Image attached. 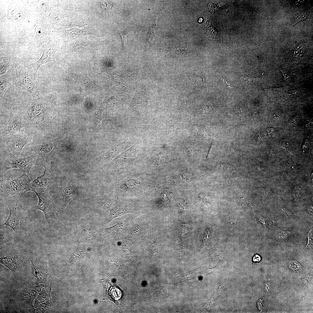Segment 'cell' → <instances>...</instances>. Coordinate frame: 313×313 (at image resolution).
<instances>
[{"instance_id": "cell-38", "label": "cell", "mask_w": 313, "mask_h": 313, "mask_svg": "<svg viewBox=\"0 0 313 313\" xmlns=\"http://www.w3.org/2000/svg\"><path fill=\"white\" fill-rule=\"evenodd\" d=\"M290 232L289 231L281 232L279 233V236L281 238H286Z\"/></svg>"}, {"instance_id": "cell-16", "label": "cell", "mask_w": 313, "mask_h": 313, "mask_svg": "<svg viewBox=\"0 0 313 313\" xmlns=\"http://www.w3.org/2000/svg\"><path fill=\"white\" fill-rule=\"evenodd\" d=\"M58 196V202L60 210L64 211L73 196V188L71 185L61 190Z\"/></svg>"}, {"instance_id": "cell-43", "label": "cell", "mask_w": 313, "mask_h": 313, "mask_svg": "<svg viewBox=\"0 0 313 313\" xmlns=\"http://www.w3.org/2000/svg\"><path fill=\"white\" fill-rule=\"evenodd\" d=\"M209 32H210V33H211V35L212 36H215L216 34H217L216 31L215 30L214 28H211V29H210V30H209Z\"/></svg>"}, {"instance_id": "cell-28", "label": "cell", "mask_w": 313, "mask_h": 313, "mask_svg": "<svg viewBox=\"0 0 313 313\" xmlns=\"http://www.w3.org/2000/svg\"><path fill=\"white\" fill-rule=\"evenodd\" d=\"M307 14L305 13H303L298 15L296 16L293 21L292 25H295L298 22L301 21L305 19L307 17Z\"/></svg>"}, {"instance_id": "cell-26", "label": "cell", "mask_w": 313, "mask_h": 313, "mask_svg": "<svg viewBox=\"0 0 313 313\" xmlns=\"http://www.w3.org/2000/svg\"><path fill=\"white\" fill-rule=\"evenodd\" d=\"M288 267L292 270L297 271L301 269L302 267L300 264L296 261H292L288 263Z\"/></svg>"}, {"instance_id": "cell-46", "label": "cell", "mask_w": 313, "mask_h": 313, "mask_svg": "<svg viewBox=\"0 0 313 313\" xmlns=\"http://www.w3.org/2000/svg\"><path fill=\"white\" fill-rule=\"evenodd\" d=\"M255 137L256 138L258 139V140H261V136L260 134L259 133L257 134L256 135Z\"/></svg>"}, {"instance_id": "cell-3", "label": "cell", "mask_w": 313, "mask_h": 313, "mask_svg": "<svg viewBox=\"0 0 313 313\" xmlns=\"http://www.w3.org/2000/svg\"><path fill=\"white\" fill-rule=\"evenodd\" d=\"M22 194L19 193L3 201L9 208L10 213L7 220L1 225L12 228L14 232L18 231L19 221L24 215L23 206L20 200Z\"/></svg>"}, {"instance_id": "cell-4", "label": "cell", "mask_w": 313, "mask_h": 313, "mask_svg": "<svg viewBox=\"0 0 313 313\" xmlns=\"http://www.w3.org/2000/svg\"><path fill=\"white\" fill-rule=\"evenodd\" d=\"M12 62L15 68L17 84L22 88L29 92L33 99L41 97L37 86L30 78L27 69L15 61H13Z\"/></svg>"}, {"instance_id": "cell-29", "label": "cell", "mask_w": 313, "mask_h": 313, "mask_svg": "<svg viewBox=\"0 0 313 313\" xmlns=\"http://www.w3.org/2000/svg\"><path fill=\"white\" fill-rule=\"evenodd\" d=\"M303 52L304 50L303 49H301L300 48H298L294 51L293 54V57L295 59L300 58L303 55Z\"/></svg>"}, {"instance_id": "cell-32", "label": "cell", "mask_w": 313, "mask_h": 313, "mask_svg": "<svg viewBox=\"0 0 313 313\" xmlns=\"http://www.w3.org/2000/svg\"><path fill=\"white\" fill-rule=\"evenodd\" d=\"M196 136L197 138L200 139H206V137L204 131L201 129H197Z\"/></svg>"}, {"instance_id": "cell-42", "label": "cell", "mask_w": 313, "mask_h": 313, "mask_svg": "<svg viewBox=\"0 0 313 313\" xmlns=\"http://www.w3.org/2000/svg\"><path fill=\"white\" fill-rule=\"evenodd\" d=\"M276 222L273 219H270L268 221V223L269 225L271 226H275L276 224Z\"/></svg>"}, {"instance_id": "cell-12", "label": "cell", "mask_w": 313, "mask_h": 313, "mask_svg": "<svg viewBox=\"0 0 313 313\" xmlns=\"http://www.w3.org/2000/svg\"><path fill=\"white\" fill-rule=\"evenodd\" d=\"M51 164L42 163L44 171L42 175L38 176L31 183L34 188H46L49 190L51 187L54 177L53 171Z\"/></svg>"}, {"instance_id": "cell-10", "label": "cell", "mask_w": 313, "mask_h": 313, "mask_svg": "<svg viewBox=\"0 0 313 313\" xmlns=\"http://www.w3.org/2000/svg\"><path fill=\"white\" fill-rule=\"evenodd\" d=\"M14 250L5 253L0 257V263L6 266L12 272L18 270L25 259L24 254Z\"/></svg>"}, {"instance_id": "cell-24", "label": "cell", "mask_w": 313, "mask_h": 313, "mask_svg": "<svg viewBox=\"0 0 313 313\" xmlns=\"http://www.w3.org/2000/svg\"><path fill=\"white\" fill-rule=\"evenodd\" d=\"M82 232L84 236L88 240L93 242L95 240L94 232L89 228L82 225L81 226Z\"/></svg>"}, {"instance_id": "cell-9", "label": "cell", "mask_w": 313, "mask_h": 313, "mask_svg": "<svg viewBox=\"0 0 313 313\" xmlns=\"http://www.w3.org/2000/svg\"><path fill=\"white\" fill-rule=\"evenodd\" d=\"M26 124V121L25 120L11 112L8 121L1 130V135L6 138L18 134Z\"/></svg>"}, {"instance_id": "cell-27", "label": "cell", "mask_w": 313, "mask_h": 313, "mask_svg": "<svg viewBox=\"0 0 313 313\" xmlns=\"http://www.w3.org/2000/svg\"><path fill=\"white\" fill-rule=\"evenodd\" d=\"M307 245L305 248L309 247L311 245H312L313 243V225L311 226L310 230L307 235Z\"/></svg>"}, {"instance_id": "cell-13", "label": "cell", "mask_w": 313, "mask_h": 313, "mask_svg": "<svg viewBox=\"0 0 313 313\" xmlns=\"http://www.w3.org/2000/svg\"><path fill=\"white\" fill-rule=\"evenodd\" d=\"M29 259L32 263V273L33 276L37 278L38 282L47 283L50 276L48 273L49 269L47 265L33 257H30Z\"/></svg>"}, {"instance_id": "cell-1", "label": "cell", "mask_w": 313, "mask_h": 313, "mask_svg": "<svg viewBox=\"0 0 313 313\" xmlns=\"http://www.w3.org/2000/svg\"><path fill=\"white\" fill-rule=\"evenodd\" d=\"M28 191L35 190L31 185L28 175L25 173L10 180H6L3 178L0 179V201H3L14 195L19 194L23 190Z\"/></svg>"}, {"instance_id": "cell-41", "label": "cell", "mask_w": 313, "mask_h": 313, "mask_svg": "<svg viewBox=\"0 0 313 313\" xmlns=\"http://www.w3.org/2000/svg\"><path fill=\"white\" fill-rule=\"evenodd\" d=\"M177 50L180 52H181L182 53H186L189 50L185 48H178L177 49Z\"/></svg>"}, {"instance_id": "cell-15", "label": "cell", "mask_w": 313, "mask_h": 313, "mask_svg": "<svg viewBox=\"0 0 313 313\" xmlns=\"http://www.w3.org/2000/svg\"><path fill=\"white\" fill-rule=\"evenodd\" d=\"M137 209L134 207L120 205L112 208L110 211L107 221L109 223L114 219L128 213H134L136 212Z\"/></svg>"}, {"instance_id": "cell-17", "label": "cell", "mask_w": 313, "mask_h": 313, "mask_svg": "<svg viewBox=\"0 0 313 313\" xmlns=\"http://www.w3.org/2000/svg\"><path fill=\"white\" fill-rule=\"evenodd\" d=\"M142 228L139 224L134 225L124 239L130 241L133 244H140L142 238Z\"/></svg>"}, {"instance_id": "cell-31", "label": "cell", "mask_w": 313, "mask_h": 313, "mask_svg": "<svg viewBox=\"0 0 313 313\" xmlns=\"http://www.w3.org/2000/svg\"><path fill=\"white\" fill-rule=\"evenodd\" d=\"M7 85V82L4 79H0V95H2L3 93V91Z\"/></svg>"}, {"instance_id": "cell-21", "label": "cell", "mask_w": 313, "mask_h": 313, "mask_svg": "<svg viewBox=\"0 0 313 313\" xmlns=\"http://www.w3.org/2000/svg\"><path fill=\"white\" fill-rule=\"evenodd\" d=\"M0 247L3 248L11 244L13 238L7 228L0 230Z\"/></svg>"}, {"instance_id": "cell-22", "label": "cell", "mask_w": 313, "mask_h": 313, "mask_svg": "<svg viewBox=\"0 0 313 313\" xmlns=\"http://www.w3.org/2000/svg\"><path fill=\"white\" fill-rule=\"evenodd\" d=\"M122 147L123 144L116 145L110 149L101 157L100 161L105 162L110 160L120 152Z\"/></svg>"}, {"instance_id": "cell-14", "label": "cell", "mask_w": 313, "mask_h": 313, "mask_svg": "<svg viewBox=\"0 0 313 313\" xmlns=\"http://www.w3.org/2000/svg\"><path fill=\"white\" fill-rule=\"evenodd\" d=\"M55 48L52 45H49L46 47L43 51L42 55L40 58L36 62L31 65L30 70L35 77L40 67L45 63L52 61L55 65L61 68L55 60Z\"/></svg>"}, {"instance_id": "cell-20", "label": "cell", "mask_w": 313, "mask_h": 313, "mask_svg": "<svg viewBox=\"0 0 313 313\" xmlns=\"http://www.w3.org/2000/svg\"><path fill=\"white\" fill-rule=\"evenodd\" d=\"M135 145L121 154L115 159V161L117 163H122L134 157L137 152Z\"/></svg>"}, {"instance_id": "cell-5", "label": "cell", "mask_w": 313, "mask_h": 313, "mask_svg": "<svg viewBox=\"0 0 313 313\" xmlns=\"http://www.w3.org/2000/svg\"><path fill=\"white\" fill-rule=\"evenodd\" d=\"M26 112L30 117L34 118L36 123L40 126H47L50 124L49 115L43 106L42 97L33 99Z\"/></svg>"}, {"instance_id": "cell-23", "label": "cell", "mask_w": 313, "mask_h": 313, "mask_svg": "<svg viewBox=\"0 0 313 313\" xmlns=\"http://www.w3.org/2000/svg\"><path fill=\"white\" fill-rule=\"evenodd\" d=\"M10 58L7 57H1L0 74L2 75L6 74L10 65Z\"/></svg>"}, {"instance_id": "cell-30", "label": "cell", "mask_w": 313, "mask_h": 313, "mask_svg": "<svg viewBox=\"0 0 313 313\" xmlns=\"http://www.w3.org/2000/svg\"><path fill=\"white\" fill-rule=\"evenodd\" d=\"M297 92L295 90L288 91L285 95V97L287 99H290L294 98L297 94Z\"/></svg>"}, {"instance_id": "cell-19", "label": "cell", "mask_w": 313, "mask_h": 313, "mask_svg": "<svg viewBox=\"0 0 313 313\" xmlns=\"http://www.w3.org/2000/svg\"><path fill=\"white\" fill-rule=\"evenodd\" d=\"M121 187L128 191H134L140 190L143 186L141 182L133 179L126 180L121 183Z\"/></svg>"}, {"instance_id": "cell-33", "label": "cell", "mask_w": 313, "mask_h": 313, "mask_svg": "<svg viewBox=\"0 0 313 313\" xmlns=\"http://www.w3.org/2000/svg\"><path fill=\"white\" fill-rule=\"evenodd\" d=\"M240 80L244 83L249 84L253 81V79L246 76H242L240 78Z\"/></svg>"}, {"instance_id": "cell-2", "label": "cell", "mask_w": 313, "mask_h": 313, "mask_svg": "<svg viewBox=\"0 0 313 313\" xmlns=\"http://www.w3.org/2000/svg\"><path fill=\"white\" fill-rule=\"evenodd\" d=\"M37 160V156L32 155L24 158H18L11 152L1 158L0 178H3L6 172L12 168H17L19 171L29 175V172Z\"/></svg>"}, {"instance_id": "cell-45", "label": "cell", "mask_w": 313, "mask_h": 313, "mask_svg": "<svg viewBox=\"0 0 313 313\" xmlns=\"http://www.w3.org/2000/svg\"><path fill=\"white\" fill-rule=\"evenodd\" d=\"M258 218L259 221L263 224L264 226H265V221L264 219L261 217H259Z\"/></svg>"}, {"instance_id": "cell-25", "label": "cell", "mask_w": 313, "mask_h": 313, "mask_svg": "<svg viewBox=\"0 0 313 313\" xmlns=\"http://www.w3.org/2000/svg\"><path fill=\"white\" fill-rule=\"evenodd\" d=\"M117 245L121 249L123 252L128 256L130 257L131 256V252L124 241H118L117 242Z\"/></svg>"}, {"instance_id": "cell-44", "label": "cell", "mask_w": 313, "mask_h": 313, "mask_svg": "<svg viewBox=\"0 0 313 313\" xmlns=\"http://www.w3.org/2000/svg\"><path fill=\"white\" fill-rule=\"evenodd\" d=\"M299 118L298 116H295L291 120V123L294 124L297 121Z\"/></svg>"}, {"instance_id": "cell-7", "label": "cell", "mask_w": 313, "mask_h": 313, "mask_svg": "<svg viewBox=\"0 0 313 313\" xmlns=\"http://www.w3.org/2000/svg\"><path fill=\"white\" fill-rule=\"evenodd\" d=\"M31 151L40 156L42 163L51 164L58 152L56 144L48 142H34L30 148Z\"/></svg>"}, {"instance_id": "cell-18", "label": "cell", "mask_w": 313, "mask_h": 313, "mask_svg": "<svg viewBox=\"0 0 313 313\" xmlns=\"http://www.w3.org/2000/svg\"><path fill=\"white\" fill-rule=\"evenodd\" d=\"M128 219L120 221L115 225L110 227L104 228L102 230V234L105 237H108L112 235L118 234L122 230L126 225Z\"/></svg>"}, {"instance_id": "cell-40", "label": "cell", "mask_w": 313, "mask_h": 313, "mask_svg": "<svg viewBox=\"0 0 313 313\" xmlns=\"http://www.w3.org/2000/svg\"><path fill=\"white\" fill-rule=\"evenodd\" d=\"M267 132L268 134L271 137H272L274 134L275 131L274 129L271 128L267 129Z\"/></svg>"}, {"instance_id": "cell-37", "label": "cell", "mask_w": 313, "mask_h": 313, "mask_svg": "<svg viewBox=\"0 0 313 313\" xmlns=\"http://www.w3.org/2000/svg\"><path fill=\"white\" fill-rule=\"evenodd\" d=\"M160 157L157 156L153 158L151 160V163L154 165H158Z\"/></svg>"}, {"instance_id": "cell-36", "label": "cell", "mask_w": 313, "mask_h": 313, "mask_svg": "<svg viewBox=\"0 0 313 313\" xmlns=\"http://www.w3.org/2000/svg\"><path fill=\"white\" fill-rule=\"evenodd\" d=\"M281 210L282 212L286 216L288 217H292V215L285 208H281Z\"/></svg>"}, {"instance_id": "cell-6", "label": "cell", "mask_w": 313, "mask_h": 313, "mask_svg": "<svg viewBox=\"0 0 313 313\" xmlns=\"http://www.w3.org/2000/svg\"><path fill=\"white\" fill-rule=\"evenodd\" d=\"M49 190L47 188L43 192H34L37 196L39 202L37 207L44 213L48 223L50 224L55 217V205L53 199L48 194Z\"/></svg>"}, {"instance_id": "cell-8", "label": "cell", "mask_w": 313, "mask_h": 313, "mask_svg": "<svg viewBox=\"0 0 313 313\" xmlns=\"http://www.w3.org/2000/svg\"><path fill=\"white\" fill-rule=\"evenodd\" d=\"M6 143L8 151L19 156L24 146L32 140L31 136L25 132L6 137Z\"/></svg>"}, {"instance_id": "cell-35", "label": "cell", "mask_w": 313, "mask_h": 313, "mask_svg": "<svg viewBox=\"0 0 313 313\" xmlns=\"http://www.w3.org/2000/svg\"><path fill=\"white\" fill-rule=\"evenodd\" d=\"M281 71L283 74L284 79L285 81H290L291 77L289 74L285 72V71L281 70Z\"/></svg>"}, {"instance_id": "cell-11", "label": "cell", "mask_w": 313, "mask_h": 313, "mask_svg": "<svg viewBox=\"0 0 313 313\" xmlns=\"http://www.w3.org/2000/svg\"><path fill=\"white\" fill-rule=\"evenodd\" d=\"M72 76L77 82L79 89V97H85L98 90L97 85L89 79L86 73H82Z\"/></svg>"}, {"instance_id": "cell-47", "label": "cell", "mask_w": 313, "mask_h": 313, "mask_svg": "<svg viewBox=\"0 0 313 313\" xmlns=\"http://www.w3.org/2000/svg\"><path fill=\"white\" fill-rule=\"evenodd\" d=\"M308 211V212H309V213H310V214H313V212H312L313 211H312V207H309Z\"/></svg>"}, {"instance_id": "cell-34", "label": "cell", "mask_w": 313, "mask_h": 313, "mask_svg": "<svg viewBox=\"0 0 313 313\" xmlns=\"http://www.w3.org/2000/svg\"><path fill=\"white\" fill-rule=\"evenodd\" d=\"M118 34H119L121 37L123 46V47H124L126 42L127 41V34L123 32L119 33H118Z\"/></svg>"}, {"instance_id": "cell-39", "label": "cell", "mask_w": 313, "mask_h": 313, "mask_svg": "<svg viewBox=\"0 0 313 313\" xmlns=\"http://www.w3.org/2000/svg\"><path fill=\"white\" fill-rule=\"evenodd\" d=\"M252 260L254 263V262L260 261L261 260V257L259 255L256 254L253 257Z\"/></svg>"}]
</instances>
